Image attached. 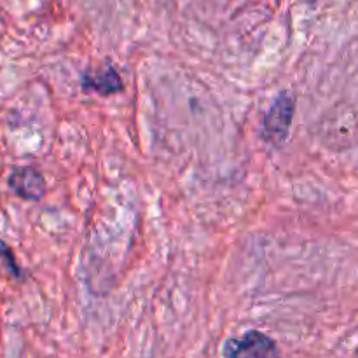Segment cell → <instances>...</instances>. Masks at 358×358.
I'll list each match as a JSON object with an SVG mask.
<instances>
[{
    "instance_id": "6da1fadb",
    "label": "cell",
    "mask_w": 358,
    "mask_h": 358,
    "mask_svg": "<svg viewBox=\"0 0 358 358\" xmlns=\"http://www.w3.org/2000/svg\"><path fill=\"white\" fill-rule=\"evenodd\" d=\"M294 115V98L290 94L282 93L273 103L271 110L264 117V133L266 138L271 142L280 143L289 135L290 122Z\"/></svg>"
},
{
    "instance_id": "7a4b0ae2",
    "label": "cell",
    "mask_w": 358,
    "mask_h": 358,
    "mask_svg": "<svg viewBox=\"0 0 358 358\" xmlns=\"http://www.w3.org/2000/svg\"><path fill=\"white\" fill-rule=\"evenodd\" d=\"M226 357H275L278 348L268 336L259 331H250L240 339H229L224 346Z\"/></svg>"
},
{
    "instance_id": "3957f363",
    "label": "cell",
    "mask_w": 358,
    "mask_h": 358,
    "mask_svg": "<svg viewBox=\"0 0 358 358\" xmlns=\"http://www.w3.org/2000/svg\"><path fill=\"white\" fill-rule=\"evenodd\" d=\"M13 192L27 201H38L45 192L44 177L31 166H17L10 171L7 180Z\"/></svg>"
},
{
    "instance_id": "277c9868",
    "label": "cell",
    "mask_w": 358,
    "mask_h": 358,
    "mask_svg": "<svg viewBox=\"0 0 358 358\" xmlns=\"http://www.w3.org/2000/svg\"><path fill=\"white\" fill-rule=\"evenodd\" d=\"M84 90H91L96 91L100 94H112L121 91L122 87V80L119 77V73L115 72L114 66H107L103 72L96 73V76H86L83 80Z\"/></svg>"
},
{
    "instance_id": "5b68a950",
    "label": "cell",
    "mask_w": 358,
    "mask_h": 358,
    "mask_svg": "<svg viewBox=\"0 0 358 358\" xmlns=\"http://www.w3.org/2000/svg\"><path fill=\"white\" fill-rule=\"evenodd\" d=\"M0 259H2V262H3V266H6L7 271H9L13 276H16V278H20L21 276L20 266L16 264L13 252H10V248L7 247L3 241H0Z\"/></svg>"
}]
</instances>
